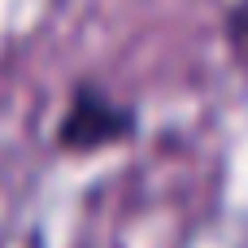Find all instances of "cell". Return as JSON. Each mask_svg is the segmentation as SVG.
Returning <instances> with one entry per match:
<instances>
[{
	"mask_svg": "<svg viewBox=\"0 0 248 248\" xmlns=\"http://www.w3.org/2000/svg\"><path fill=\"white\" fill-rule=\"evenodd\" d=\"M227 39L240 57H248V0H235L227 9Z\"/></svg>",
	"mask_w": 248,
	"mask_h": 248,
	"instance_id": "cell-2",
	"label": "cell"
},
{
	"mask_svg": "<svg viewBox=\"0 0 248 248\" xmlns=\"http://www.w3.org/2000/svg\"><path fill=\"white\" fill-rule=\"evenodd\" d=\"M140 135V109L122 96H113L96 78H78L70 87V100L57 118L52 144L65 157H96L105 148L131 144Z\"/></svg>",
	"mask_w": 248,
	"mask_h": 248,
	"instance_id": "cell-1",
	"label": "cell"
}]
</instances>
